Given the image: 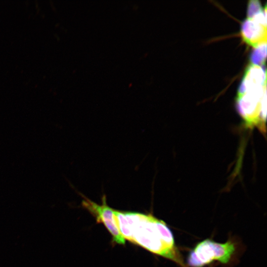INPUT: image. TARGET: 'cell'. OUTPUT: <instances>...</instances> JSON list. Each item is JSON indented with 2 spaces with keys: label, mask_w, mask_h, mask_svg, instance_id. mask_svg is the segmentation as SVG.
Segmentation results:
<instances>
[{
  "label": "cell",
  "mask_w": 267,
  "mask_h": 267,
  "mask_svg": "<svg viewBox=\"0 0 267 267\" xmlns=\"http://www.w3.org/2000/svg\"><path fill=\"white\" fill-rule=\"evenodd\" d=\"M266 5L263 7L260 1L258 0H250L247 5V18H252L261 12L264 9Z\"/></svg>",
  "instance_id": "9"
},
{
  "label": "cell",
  "mask_w": 267,
  "mask_h": 267,
  "mask_svg": "<svg viewBox=\"0 0 267 267\" xmlns=\"http://www.w3.org/2000/svg\"><path fill=\"white\" fill-rule=\"evenodd\" d=\"M235 105L246 127L266 130L267 85L237 93Z\"/></svg>",
  "instance_id": "2"
},
{
  "label": "cell",
  "mask_w": 267,
  "mask_h": 267,
  "mask_svg": "<svg viewBox=\"0 0 267 267\" xmlns=\"http://www.w3.org/2000/svg\"><path fill=\"white\" fill-rule=\"evenodd\" d=\"M102 202V204L99 205L84 197L82 205L95 218L97 222L103 223L111 234L113 242L124 245L125 239L121 235L117 226L114 210L107 204L105 195L103 196Z\"/></svg>",
  "instance_id": "4"
},
{
  "label": "cell",
  "mask_w": 267,
  "mask_h": 267,
  "mask_svg": "<svg viewBox=\"0 0 267 267\" xmlns=\"http://www.w3.org/2000/svg\"><path fill=\"white\" fill-rule=\"evenodd\" d=\"M254 48L250 56L251 63L264 66L267 57V42L262 43Z\"/></svg>",
  "instance_id": "8"
},
{
  "label": "cell",
  "mask_w": 267,
  "mask_h": 267,
  "mask_svg": "<svg viewBox=\"0 0 267 267\" xmlns=\"http://www.w3.org/2000/svg\"><path fill=\"white\" fill-rule=\"evenodd\" d=\"M130 225L131 242L149 251L187 267L166 223L151 214L124 212Z\"/></svg>",
  "instance_id": "1"
},
{
  "label": "cell",
  "mask_w": 267,
  "mask_h": 267,
  "mask_svg": "<svg viewBox=\"0 0 267 267\" xmlns=\"http://www.w3.org/2000/svg\"><path fill=\"white\" fill-rule=\"evenodd\" d=\"M114 214L121 235L125 239L131 242L132 234L131 227L124 212L114 210Z\"/></svg>",
  "instance_id": "7"
},
{
  "label": "cell",
  "mask_w": 267,
  "mask_h": 267,
  "mask_svg": "<svg viewBox=\"0 0 267 267\" xmlns=\"http://www.w3.org/2000/svg\"><path fill=\"white\" fill-rule=\"evenodd\" d=\"M266 85L267 73L265 66L251 63L245 71L237 93H243L251 89Z\"/></svg>",
  "instance_id": "6"
},
{
  "label": "cell",
  "mask_w": 267,
  "mask_h": 267,
  "mask_svg": "<svg viewBox=\"0 0 267 267\" xmlns=\"http://www.w3.org/2000/svg\"><path fill=\"white\" fill-rule=\"evenodd\" d=\"M267 26L252 18H247L241 23L240 34L243 41L255 47L267 42Z\"/></svg>",
  "instance_id": "5"
},
{
  "label": "cell",
  "mask_w": 267,
  "mask_h": 267,
  "mask_svg": "<svg viewBox=\"0 0 267 267\" xmlns=\"http://www.w3.org/2000/svg\"><path fill=\"white\" fill-rule=\"evenodd\" d=\"M235 251V245L231 241L219 243L210 239L196 244L191 250L187 259L189 267H203L214 261L227 263Z\"/></svg>",
  "instance_id": "3"
}]
</instances>
